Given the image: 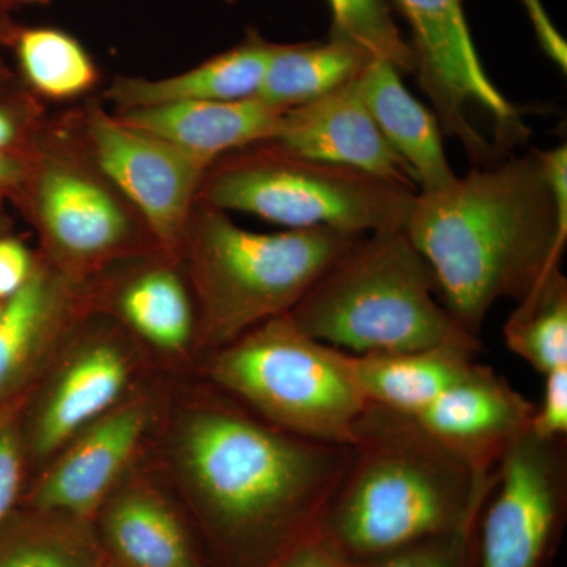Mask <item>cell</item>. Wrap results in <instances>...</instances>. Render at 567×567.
I'll list each match as a JSON object with an SVG mask.
<instances>
[{"label":"cell","instance_id":"cell-11","mask_svg":"<svg viewBox=\"0 0 567 567\" xmlns=\"http://www.w3.org/2000/svg\"><path fill=\"white\" fill-rule=\"evenodd\" d=\"M565 440L525 431L496 468L481 537L480 567H539L565 507Z\"/></svg>","mask_w":567,"mask_h":567},{"label":"cell","instance_id":"cell-6","mask_svg":"<svg viewBox=\"0 0 567 567\" xmlns=\"http://www.w3.org/2000/svg\"><path fill=\"white\" fill-rule=\"evenodd\" d=\"M415 189L352 167L309 158L265 141L213 164L199 200L241 212L287 229L374 234L404 229Z\"/></svg>","mask_w":567,"mask_h":567},{"label":"cell","instance_id":"cell-29","mask_svg":"<svg viewBox=\"0 0 567 567\" xmlns=\"http://www.w3.org/2000/svg\"><path fill=\"white\" fill-rule=\"evenodd\" d=\"M0 567H92V563L59 540L33 539L0 554Z\"/></svg>","mask_w":567,"mask_h":567},{"label":"cell","instance_id":"cell-27","mask_svg":"<svg viewBox=\"0 0 567 567\" xmlns=\"http://www.w3.org/2000/svg\"><path fill=\"white\" fill-rule=\"evenodd\" d=\"M473 528L429 537L371 559L369 567H462L466 543Z\"/></svg>","mask_w":567,"mask_h":567},{"label":"cell","instance_id":"cell-17","mask_svg":"<svg viewBox=\"0 0 567 567\" xmlns=\"http://www.w3.org/2000/svg\"><path fill=\"white\" fill-rule=\"evenodd\" d=\"M278 43L251 31L237 47L188 71L162 80L115 78L107 92L118 112L189 102H241L256 99Z\"/></svg>","mask_w":567,"mask_h":567},{"label":"cell","instance_id":"cell-4","mask_svg":"<svg viewBox=\"0 0 567 567\" xmlns=\"http://www.w3.org/2000/svg\"><path fill=\"white\" fill-rule=\"evenodd\" d=\"M434 271L404 229L365 234L289 312L306 334L342 352H412L432 347L480 350L439 301Z\"/></svg>","mask_w":567,"mask_h":567},{"label":"cell","instance_id":"cell-19","mask_svg":"<svg viewBox=\"0 0 567 567\" xmlns=\"http://www.w3.org/2000/svg\"><path fill=\"white\" fill-rule=\"evenodd\" d=\"M476 350L432 347L412 352L352 354L369 404L413 415L453 386L476 363Z\"/></svg>","mask_w":567,"mask_h":567},{"label":"cell","instance_id":"cell-12","mask_svg":"<svg viewBox=\"0 0 567 567\" xmlns=\"http://www.w3.org/2000/svg\"><path fill=\"white\" fill-rule=\"evenodd\" d=\"M535 404L488 365L475 363L413 415L417 427L473 468L495 473L507 447L528 431Z\"/></svg>","mask_w":567,"mask_h":567},{"label":"cell","instance_id":"cell-7","mask_svg":"<svg viewBox=\"0 0 567 567\" xmlns=\"http://www.w3.org/2000/svg\"><path fill=\"white\" fill-rule=\"evenodd\" d=\"M210 375L267 423L317 442L349 446L369 406L352 354L306 334L287 315L223 346Z\"/></svg>","mask_w":567,"mask_h":567},{"label":"cell","instance_id":"cell-34","mask_svg":"<svg viewBox=\"0 0 567 567\" xmlns=\"http://www.w3.org/2000/svg\"><path fill=\"white\" fill-rule=\"evenodd\" d=\"M282 567H346L344 557L330 540H315L293 551Z\"/></svg>","mask_w":567,"mask_h":567},{"label":"cell","instance_id":"cell-22","mask_svg":"<svg viewBox=\"0 0 567 567\" xmlns=\"http://www.w3.org/2000/svg\"><path fill=\"white\" fill-rule=\"evenodd\" d=\"M107 536L132 567H197L177 518L155 496H122L107 514Z\"/></svg>","mask_w":567,"mask_h":567},{"label":"cell","instance_id":"cell-26","mask_svg":"<svg viewBox=\"0 0 567 567\" xmlns=\"http://www.w3.org/2000/svg\"><path fill=\"white\" fill-rule=\"evenodd\" d=\"M331 39L349 41L372 59L393 63L401 73H415V55L393 18L388 0H328Z\"/></svg>","mask_w":567,"mask_h":567},{"label":"cell","instance_id":"cell-25","mask_svg":"<svg viewBox=\"0 0 567 567\" xmlns=\"http://www.w3.org/2000/svg\"><path fill=\"white\" fill-rule=\"evenodd\" d=\"M123 319L153 346L181 350L194 330L192 300L174 271L155 268L134 278L118 297Z\"/></svg>","mask_w":567,"mask_h":567},{"label":"cell","instance_id":"cell-39","mask_svg":"<svg viewBox=\"0 0 567 567\" xmlns=\"http://www.w3.org/2000/svg\"><path fill=\"white\" fill-rule=\"evenodd\" d=\"M227 2H234V0H227Z\"/></svg>","mask_w":567,"mask_h":567},{"label":"cell","instance_id":"cell-31","mask_svg":"<svg viewBox=\"0 0 567 567\" xmlns=\"http://www.w3.org/2000/svg\"><path fill=\"white\" fill-rule=\"evenodd\" d=\"M31 252L14 238H0V300H9L33 271Z\"/></svg>","mask_w":567,"mask_h":567},{"label":"cell","instance_id":"cell-1","mask_svg":"<svg viewBox=\"0 0 567 567\" xmlns=\"http://www.w3.org/2000/svg\"><path fill=\"white\" fill-rule=\"evenodd\" d=\"M404 230L431 265L442 303L475 336L496 301L520 300L561 265L567 244L533 151L416 193Z\"/></svg>","mask_w":567,"mask_h":567},{"label":"cell","instance_id":"cell-20","mask_svg":"<svg viewBox=\"0 0 567 567\" xmlns=\"http://www.w3.org/2000/svg\"><path fill=\"white\" fill-rule=\"evenodd\" d=\"M371 55L349 41L278 44L257 99L289 111L357 80Z\"/></svg>","mask_w":567,"mask_h":567},{"label":"cell","instance_id":"cell-24","mask_svg":"<svg viewBox=\"0 0 567 567\" xmlns=\"http://www.w3.org/2000/svg\"><path fill=\"white\" fill-rule=\"evenodd\" d=\"M13 43L25 81L43 99L52 102L80 99L100 80L92 55L61 29H22Z\"/></svg>","mask_w":567,"mask_h":567},{"label":"cell","instance_id":"cell-9","mask_svg":"<svg viewBox=\"0 0 567 567\" xmlns=\"http://www.w3.org/2000/svg\"><path fill=\"white\" fill-rule=\"evenodd\" d=\"M412 31L415 73L435 107L442 132L464 145L475 166L492 163L495 152L470 121L472 107L498 123L499 140L513 145L525 137V125L513 103L499 92L475 43L462 0H393Z\"/></svg>","mask_w":567,"mask_h":567},{"label":"cell","instance_id":"cell-5","mask_svg":"<svg viewBox=\"0 0 567 567\" xmlns=\"http://www.w3.org/2000/svg\"><path fill=\"white\" fill-rule=\"evenodd\" d=\"M361 237L330 227L252 233L234 223L229 213L197 203L183 251L205 338L223 347L257 324L289 315Z\"/></svg>","mask_w":567,"mask_h":567},{"label":"cell","instance_id":"cell-18","mask_svg":"<svg viewBox=\"0 0 567 567\" xmlns=\"http://www.w3.org/2000/svg\"><path fill=\"white\" fill-rule=\"evenodd\" d=\"M126 372L125 358L111 344L89 347L74 358L37 420V454L48 456L106 413L122 394Z\"/></svg>","mask_w":567,"mask_h":567},{"label":"cell","instance_id":"cell-3","mask_svg":"<svg viewBox=\"0 0 567 567\" xmlns=\"http://www.w3.org/2000/svg\"><path fill=\"white\" fill-rule=\"evenodd\" d=\"M352 450L293 435L223 406L183 429V464L219 524L235 535L327 514Z\"/></svg>","mask_w":567,"mask_h":567},{"label":"cell","instance_id":"cell-23","mask_svg":"<svg viewBox=\"0 0 567 567\" xmlns=\"http://www.w3.org/2000/svg\"><path fill=\"white\" fill-rule=\"evenodd\" d=\"M503 336L507 349L546 375L567 365V279L561 265L544 278L507 317Z\"/></svg>","mask_w":567,"mask_h":567},{"label":"cell","instance_id":"cell-10","mask_svg":"<svg viewBox=\"0 0 567 567\" xmlns=\"http://www.w3.org/2000/svg\"><path fill=\"white\" fill-rule=\"evenodd\" d=\"M78 132L92 162L132 205L155 244L181 251L213 163L126 125L96 103L82 111Z\"/></svg>","mask_w":567,"mask_h":567},{"label":"cell","instance_id":"cell-32","mask_svg":"<svg viewBox=\"0 0 567 567\" xmlns=\"http://www.w3.org/2000/svg\"><path fill=\"white\" fill-rule=\"evenodd\" d=\"M537 162L543 169L548 188L554 194L555 205H557L558 219L563 229L567 230V147L566 144L539 151L535 148Z\"/></svg>","mask_w":567,"mask_h":567},{"label":"cell","instance_id":"cell-8","mask_svg":"<svg viewBox=\"0 0 567 567\" xmlns=\"http://www.w3.org/2000/svg\"><path fill=\"white\" fill-rule=\"evenodd\" d=\"M29 207L51 256L80 271L151 237L132 205L92 162L80 137L51 132L28 159ZM153 240V238H152Z\"/></svg>","mask_w":567,"mask_h":567},{"label":"cell","instance_id":"cell-36","mask_svg":"<svg viewBox=\"0 0 567 567\" xmlns=\"http://www.w3.org/2000/svg\"><path fill=\"white\" fill-rule=\"evenodd\" d=\"M21 123L10 111L0 107V152H10L21 140Z\"/></svg>","mask_w":567,"mask_h":567},{"label":"cell","instance_id":"cell-14","mask_svg":"<svg viewBox=\"0 0 567 567\" xmlns=\"http://www.w3.org/2000/svg\"><path fill=\"white\" fill-rule=\"evenodd\" d=\"M144 425L140 406H125L89 425L44 477L37 506L76 517L93 513L132 457Z\"/></svg>","mask_w":567,"mask_h":567},{"label":"cell","instance_id":"cell-37","mask_svg":"<svg viewBox=\"0 0 567 567\" xmlns=\"http://www.w3.org/2000/svg\"><path fill=\"white\" fill-rule=\"evenodd\" d=\"M6 2L7 0H0V40L13 41L18 31L10 24L9 18H7Z\"/></svg>","mask_w":567,"mask_h":567},{"label":"cell","instance_id":"cell-28","mask_svg":"<svg viewBox=\"0 0 567 567\" xmlns=\"http://www.w3.org/2000/svg\"><path fill=\"white\" fill-rule=\"evenodd\" d=\"M544 377L543 399L539 405H535L529 431L544 440H566L567 365Z\"/></svg>","mask_w":567,"mask_h":567},{"label":"cell","instance_id":"cell-13","mask_svg":"<svg viewBox=\"0 0 567 567\" xmlns=\"http://www.w3.org/2000/svg\"><path fill=\"white\" fill-rule=\"evenodd\" d=\"M275 142L309 158L352 167L417 192L405 163L388 144L357 80L282 114Z\"/></svg>","mask_w":567,"mask_h":567},{"label":"cell","instance_id":"cell-21","mask_svg":"<svg viewBox=\"0 0 567 567\" xmlns=\"http://www.w3.org/2000/svg\"><path fill=\"white\" fill-rule=\"evenodd\" d=\"M66 303L65 276L44 267L0 309V399L20 382L50 339Z\"/></svg>","mask_w":567,"mask_h":567},{"label":"cell","instance_id":"cell-15","mask_svg":"<svg viewBox=\"0 0 567 567\" xmlns=\"http://www.w3.org/2000/svg\"><path fill=\"white\" fill-rule=\"evenodd\" d=\"M286 111L260 99L189 102L117 112L126 125L215 164L227 153L275 140Z\"/></svg>","mask_w":567,"mask_h":567},{"label":"cell","instance_id":"cell-38","mask_svg":"<svg viewBox=\"0 0 567 567\" xmlns=\"http://www.w3.org/2000/svg\"><path fill=\"white\" fill-rule=\"evenodd\" d=\"M13 2L22 3V6H47L51 0H13Z\"/></svg>","mask_w":567,"mask_h":567},{"label":"cell","instance_id":"cell-16","mask_svg":"<svg viewBox=\"0 0 567 567\" xmlns=\"http://www.w3.org/2000/svg\"><path fill=\"white\" fill-rule=\"evenodd\" d=\"M357 89L388 144L412 173L417 193L440 192L456 182L439 118L406 91L393 63L371 59L358 74Z\"/></svg>","mask_w":567,"mask_h":567},{"label":"cell","instance_id":"cell-30","mask_svg":"<svg viewBox=\"0 0 567 567\" xmlns=\"http://www.w3.org/2000/svg\"><path fill=\"white\" fill-rule=\"evenodd\" d=\"M21 483V451L17 431L0 417V522L17 499Z\"/></svg>","mask_w":567,"mask_h":567},{"label":"cell","instance_id":"cell-35","mask_svg":"<svg viewBox=\"0 0 567 567\" xmlns=\"http://www.w3.org/2000/svg\"><path fill=\"white\" fill-rule=\"evenodd\" d=\"M25 169H28V159L11 152H0V192L21 185Z\"/></svg>","mask_w":567,"mask_h":567},{"label":"cell","instance_id":"cell-33","mask_svg":"<svg viewBox=\"0 0 567 567\" xmlns=\"http://www.w3.org/2000/svg\"><path fill=\"white\" fill-rule=\"evenodd\" d=\"M520 2L524 3L525 10H527L529 21H532L533 29H535L536 39L539 41V47L546 52L547 58L559 70H563V73H566L567 44L561 33L555 28L554 22L548 18L543 0H520Z\"/></svg>","mask_w":567,"mask_h":567},{"label":"cell","instance_id":"cell-40","mask_svg":"<svg viewBox=\"0 0 567 567\" xmlns=\"http://www.w3.org/2000/svg\"><path fill=\"white\" fill-rule=\"evenodd\" d=\"M0 309H2V308H0Z\"/></svg>","mask_w":567,"mask_h":567},{"label":"cell","instance_id":"cell-2","mask_svg":"<svg viewBox=\"0 0 567 567\" xmlns=\"http://www.w3.org/2000/svg\"><path fill=\"white\" fill-rule=\"evenodd\" d=\"M341 483L323 517L342 555L374 559L429 537L473 528L495 473L417 427L412 417L369 404L354 424Z\"/></svg>","mask_w":567,"mask_h":567}]
</instances>
